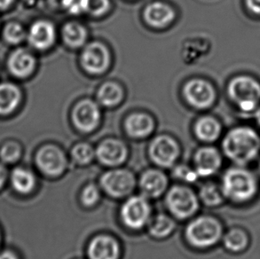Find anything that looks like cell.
<instances>
[{"mask_svg": "<svg viewBox=\"0 0 260 259\" xmlns=\"http://www.w3.org/2000/svg\"><path fill=\"white\" fill-rule=\"evenodd\" d=\"M21 102V92L12 84H0V114L13 112Z\"/></svg>", "mask_w": 260, "mask_h": 259, "instance_id": "cell-21", "label": "cell"}, {"mask_svg": "<svg viewBox=\"0 0 260 259\" xmlns=\"http://www.w3.org/2000/svg\"><path fill=\"white\" fill-rule=\"evenodd\" d=\"M101 186L111 197L123 198L134 191L136 186V179L130 171L115 169L105 172L102 176Z\"/></svg>", "mask_w": 260, "mask_h": 259, "instance_id": "cell-7", "label": "cell"}, {"mask_svg": "<svg viewBox=\"0 0 260 259\" xmlns=\"http://www.w3.org/2000/svg\"><path fill=\"white\" fill-rule=\"evenodd\" d=\"M221 132L220 124L211 117L199 120L196 125V133L200 140L211 142L217 140Z\"/></svg>", "mask_w": 260, "mask_h": 259, "instance_id": "cell-24", "label": "cell"}, {"mask_svg": "<svg viewBox=\"0 0 260 259\" xmlns=\"http://www.w3.org/2000/svg\"><path fill=\"white\" fill-rule=\"evenodd\" d=\"M10 182L12 187L17 193L28 195L35 189L37 179L31 171L18 167L11 173Z\"/></svg>", "mask_w": 260, "mask_h": 259, "instance_id": "cell-20", "label": "cell"}, {"mask_svg": "<svg viewBox=\"0 0 260 259\" xmlns=\"http://www.w3.org/2000/svg\"><path fill=\"white\" fill-rule=\"evenodd\" d=\"M221 155L213 147H203L194 156V170L202 178L214 175L221 166Z\"/></svg>", "mask_w": 260, "mask_h": 259, "instance_id": "cell-14", "label": "cell"}, {"mask_svg": "<svg viewBox=\"0 0 260 259\" xmlns=\"http://www.w3.org/2000/svg\"><path fill=\"white\" fill-rule=\"evenodd\" d=\"M4 38L10 44H18L24 39V29L18 23H10L5 28Z\"/></svg>", "mask_w": 260, "mask_h": 259, "instance_id": "cell-32", "label": "cell"}, {"mask_svg": "<svg viewBox=\"0 0 260 259\" xmlns=\"http://www.w3.org/2000/svg\"><path fill=\"white\" fill-rule=\"evenodd\" d=\"M199 197L203 203L209 207L218 206L221 204L224 198L221 187H218L214 183H206L201 187Z\"/></svg>", "mask_w": 260, "mask_h": 259, "instance_id": "cell-28", "label": "cell"}, {"mask_svg": "<svg viewBox=\"0 0 260 259\" xmlns=\"http://www.w3.org/2000/svg\"><path fill=\"white\" fill-rule=\"evenodd\" d=\"M125 126L131 136L143 138L151 133L154 124L151 118L147 115L134 114L128 118Z\"/></svg>", "mask_w": 260, "mask_h": 259, "instance_id": "cell-22", "label": "cell"}, {"mask_svg": "<svg viewBox=\"0 0 260 259\" xmlns=\"http://www.w3.org/2000/svg\"><path fill=\"white\" fill-rule=\"evenodd\" d=\"M166 203L171 213L179 219L192 217L199 209L198 197L187 186H173L166 195Z\"/></svg>", "mask_w": 260, "mask_h": 259, "instance_id": "cell-5", "label": "cell"}, {"mask_svg": "<svg viewBox=\"0 0 260 259\" xmlns=\"http://www.w3.org/2000/svg\"><path fill=\"white\" fill-rule=\"evenodd\" d=\"M223 242L226 249L232 252H240L246 249L249 244V237L246 233L240 229L234 228L225 234Z\"/></svg>", "mask_w": 260, "mask_h": 259, "instance_id": "cell-25", "label": "cell"}, {"mask_svg": "<svg viewBox=\"0 0 260 259\" xmlns=\"http://www.w3.org/2000/svg\"><path fill=\"white\" fill-rule=\"evenodd\" d=\"M72 157L74 161L80 165H89L96 155V152L93 150V148L85 143L78 144L75 146L74 148L71 152Z\"/></svg>", "mask_w": 260, "mask_h": 259, "instance_id": "cell-29", "label": "cell"}, {"mask_svg": "<svg viewBox=\"0 0 260 259\" xmlns=\"http://www.w3.org/2000/svg\"><path fill=\"white\" fill-rule=\"evenodd\" d=\"M140 188L142 196L148 199L157 198L166 192L168 179L166 174L158 170H148L141 175Z\"/></svg>", "mask_w": 260, "mask_h": 259, "instance_id": "cell-16", "label": "cell"}, {"mask_svg": "<svg viewBox=\"0 0 260 259\" xmlns=\"http://www.w3.org/2000/svg\"><path fill=\"white\" fill-rule=\"evenodd\" d=\"M21 154V147L15 142H7L0 149V159L2 163L11 165L20 159Z\"/></svg>", "mask_w": 260, "mask_h": 259, "instance_id": "cell-30", "label": "cell"}, {"mask_svg": "<svg viewBox=\"0 0 260 259\" xmlns=\"http://www.w3.org/2000/svg\"><path fill=\"white\" fill-rule=\"evenodd\" d=\"M7 172L5 166L0 163V189L3 187L5 183L7 181Z\"/></svg>", "mask_w": 260, "mask_h": 259, "instance_id": "cell-37", "label": "cell"}, {"mask_svg": "<svg viewBox=\"0 0 260 259\" xmlns=\"http://www.w3.org/2000/svg\"><path fill=\"white\" fill-rule=\"evenodd\" d=\"M14 0H0V9H5L13 3Z\"/></svg>", "mask_w": 260, "mask_h": 259, "instance_id": "cell-38", "label": "cell"}, {"mask_svg": "<svg viewBox=\"0 0 260 259\" xmlns=\"http://www.w3.org/2000/svg\"><path fill=\"white\" fill-rule=\"evenodd\" d=\"M101 197V192L94 184L85 186L81 193V202L85 206L91 207L98 203Z\"/></svg>", "mask_w": 260, "mask_h": 259, "instance_id": "cell-33", "label": "cell"}, {"mask_svg": "<svg viewBox=\"0 0 260 259\" xmlns=\"http://www.w3.org/2000/svg\"><path fill=\"white\" fill-rule=\"evenodd\" d=\"M185 236L190 245L197 249H208L221 239V224L214 217L202 216L190 222Z\"/></svg>", "mask_w": 260, "mask_h": 259, "instance_id": "cell-3", "label": "cell"}, {"mask_svg": "<svg viewBox=\"0 0 260 259\" xmlns=\"http://www.w3.org/2000/svg\"><path fill=\"white\" fill-rule=\"evenodd\" d=\"M36 165L43 174L57 178L66 171L67 159L59 147L47 145L38 151Z\"/></svg>", "mask_w": 260, "mask_h": 259, "instance_id": "cell-8", "label": "cell"}, {"mask_svg": "<svg viewBox=\"0 0 260 259\" xmlns=\"http://www.w3.org/2000/svg\"><path fill=\"white\" fill-rule=\"evenodd\" d=\"M123 97V91L119 85L108 83L102 85L98 92L99 102L102 105L112 107L118 104Z\"/></svg>", "mask_w": 260, "mask_h": 259, "instance_id": "cell-27", "label": "cell"}, {"mask_svg": "<svg viewBox=\"0 0 260 259\" xmlns=\"http://www.w3.org/2000/svg\"><path fill=\"white\" fill-rule=\"evenodd\" d=\"M259 149V137L248 127L230 131L223 140L224 153L237 165H245L254 160Z\"/></svg>", "mask_w": 260, "mask_h": 259, "instance_id": "cell-1", "label": "cell"}, {"mask_svg": "<svg viewBox=\"0 0 260 259\" xmlns=\"http://www.w3.org/2000/svg\"><path fill=\"white\" fill-rule=\"evenodd\" d=\"M259 174H260V165H259Z\"/></svg>", "mask_w": 260, "mask_h": 259, "instance_id": "cell-41", "label": "cell"}, {"mask_svg": "<svg viewBox=\"0 0 260 259\" xmlns=\"http://www.w3.org/2000/svg\"><path fill=\"white\" fill-rule=\"evenodd\" d=\"M185 95L191 105L199 109H205L213 103L215 91L206 81L194 79L190 81L185 87Z\"/></svg>", "mask_w": 260, "mask_h": 259, "instance_id": "cell-10", "label": "cell"}, {"mask_svg": "<svg viewBox=\"0 0 260 259\" xmlns=\"http://www.w3.org/2000/svg\"><path fill=\"white\" fill-rule=\"evenodd\" d=\"M220 187L225 197L243 203L253 198L258 186L252 172L243 167H234L224 173Z\"/></svg>", "mask_w": 260, "mask_h": 259, "instance_id": "cell-2", "label": "cell"}, {"mask_svg": "<svg viewBox=\"0 0 260 259\" xmlns=\"http://www.w3.org/2000/svg\"><path fill=\"white\" fill-rule=\"evenodd\" d=\"M82 12L101 15L109 9V0H80Z\"/></svg>", "mask_w": 260, "mask_h": 259, "instance_id": "cell-31", "label": "cell"}, {"mask_svg": "<svg viewBox=\"0 0 260 259\" xmlns=\"http://www.w3.org/2000/svg\"><path fill=\"white\" fill-rule=\"evenodd\" d=\"M174 175L177 179H181L186 183L196 182L199 178L196 170H192L185 165L178 166L174 170Z\"/></svg>", "mask_w": 260, "mask_h": 259, "instance_id": "cell-34", "label": "cell"}, {"mask_svg": "<svg viewBox=\"0 0 260 259\" xmlns=\"http://www.w3.org/2000/svg\"><path fill=\"white\" fill-rule=\"evenodd\" d=\"M144 16L148 24L155 28H162L173 21L174 12L167 5L153 3L146 8Z\"/></svg>", "mask_w": 260, "mask_h": 259, "instance_id": "cell-19", "label": "cell"}, {"mask_svg": "<svg viewBox=\"0 0 260 259\" xmlns=\"http://www.w3.org/2000/svg\"><path fill=\"white\" fill-rule=\"evenodd\" d=\"M246 3L251 12L260 14V0H246Z\"/></svg>", "mask_w": 260, "mask_h": 259, "instance_id": "cell-35", "label": "cell"}, {"mask_svg": "<svg viewBox=\"0 0 260 259\" xmlns=\"http://www.w3.org/2000/svg\"><path fill=\"white\" fill-rule=\"evenodd\" d=\"M229 93L240 109L250 112L260 102V84L251 77H237L230 82Z\"/></svg>", "mask_w": 260, "mask_h": 259, "instance_id": "cell-4", "label": "cell"}, {"mask_svg": "<svg viewBox=\"0 0 260 259\" xmlns=\"http://www.w3.org/2000/svg\"><path fill=\"white\" fill-rule=\"evenodd\" d=\"M175 228V222L166 214L156 215L148 223V231L155 238H166L174 231Z\"/></svg>", "mask_w": 260, "mask_h": 259, "instance_id": "cell-23", "label": "cell"}, {"mask_svg": "<svg viewBox=\"0 0 260 259\" xmlns=\"http://www.w3.org/2000/svg\"><path fill=\"white\" fill-rule=\"evenodd\" d=\"M128 151L124 144L119 140H108L100 144L96 156L102 165L117 166L126 160Z\"/></svg>", "mask_w": 260, "mask_h": 259, "instance_id": "cell-15", "label": "cell"}, {"mask_svg": "<svg viewBox=\"0 0 260 259\" xmlns=\"http://www.w3.org/2000/svg\"><path fill=\"white\" fill-rule=\"evenodd\" d=\"M55 40V29L48 21H39L32 25L28 32V41L33 47L46 50L53 46Z\"/></svg>", "mask_w": 260, "mask_h": 259, "instance_id": "cell-17", "label": "cell"}, {"mask_svg": "<svg viewBox=\"0 0 260 259\" xmlns=\"http://www.w3.org/2000/svg\"><path fill=\"white\" fill-rule=\"evenodd\" d=\"M0 259H20L16 253L14 252L13 250L7 249L0 252Z\"/></svg>", "mask_w": 260, "mask_h": 259, "instance_id": "cell-36", "label": "cell"}, {"mask_svg": "<svg viewBox=\"0 0 260 259\" xmlns=\"http://www.w3.org/2000/svg\"><path fill=\"white\" fill-rule=\"evenodd\" d=\"M36 60L31 53L24 49H19L12 53L8 60V68L14 76L28 77L35 69Z\"/></svg>", "mask_w": 260, "mask_h": 259, "instance_id": "cell-18", "label": "cell"}, {"mask_svg": "<svg viewBox=\"0 0 260 259\" xmlns=\"http://www.w3.org/2000/svg\"><path fill=\"white\" fill-rule=\"evenodd\" d=\"M101 118L98 106L91 101H83L73 111V122L83 133H90L97 127Z\"/></svg>", "mask_w": 260, "mask_h": 259, "instance_id": "cell-11", "label": "cell"}, {"mask_svg": "<svg viewBox=\"0 0 260 259\" xmlns=\"http://www.w3.org/2000/svg\"><path fill=\"white\" fill-rule=\"evenodd\" d=\"M120 253L119 243L109 235H97L88 244L89 259H118Z\"/></svg>", "mask_w": 260, "mask_h": 259, "instance_id": "cell-12", "label": "cell"}, {"mask_svg": "<svg viewBox=\"0 0 260 259\" xmlns=\"http://www.w3.org/2000/svg\"><path fill=\"white\" fill-rule=\"evenodd\" d=\"M149 154L155 165L162 168H169L179 158V145L170 137H157L152 141Z\"/></svg>", "mask_w": 260, "mask_h": 259, "instance_id": "cell-9", "label": "cell"}, {"mask_svg": "<svg viewBox=\"0 0 260 259\" xmlns=\"http://www.w3.org/2000/svg\"><path fill=\"white\" fill-rule=\"evenodd\" d=\"M120 216L123 224L131 229H141L150 221L151 206L144 196H132L121 207Z\"/></svg>", "mask_w": 260, "mask_h": 259, "instance_id": "cell-6", "label": "cell"}, {"mask_svg": "<svg viewBox=\"0 0 260 259\" xmlns=\"http://www.w3.org/2000/svg\"><path fill=\"white\" fill-rule=\"evenodd\" d=\"M256 116H257V121L260 124V109L257 110V114H256Z\"/></svg>", "mask_w": 260, "mask_h": 259, "instance_id": "cell-39", "label": "cell"}, {"mask_svg": "<svg viewBox=\"0 0 260 259\" xmlns=\"http://www.w3.org/2000/svg\"><path fill=\"white\" fill-rule=\"evenodd\" d=\"M62 35L65 42L71 47H79L84 45L86 39V30L77 22L68 23L63 28Z\"/></svg>", "mask_w": 260, "mask_h": 259, "instance_id": "cell-26", "label": "cell"}, {"mask_svg": "<svg viewBox=\"0 0 260 259\" xmlns=\"http://www.w3.org/2000/svg\"><path fill=\"white\" fill-rule=\"evenodd\" d=\"M81 61L83 67L89 72L102 73L109 66V52L102 44L92 43L83 51Z\"/></svg>", "mask_w": 260, "mask_h": 259, "instance_id": "cell-13", "label": "cell"}, {"mask_svg": "<svg viewBox=\"0 0 260 259\" xmlns=\"http://www.w3.org/2000/svg\"><path fill=\"white\" fill-rule=\"evenodd\" d=\"M1 241H2V235H1V232H0V244H1Z\"/></svg>", "mask_w": 260, "mask_h": 259, "instance_id": "cell-40", "label": "cell"}]
</instances>
